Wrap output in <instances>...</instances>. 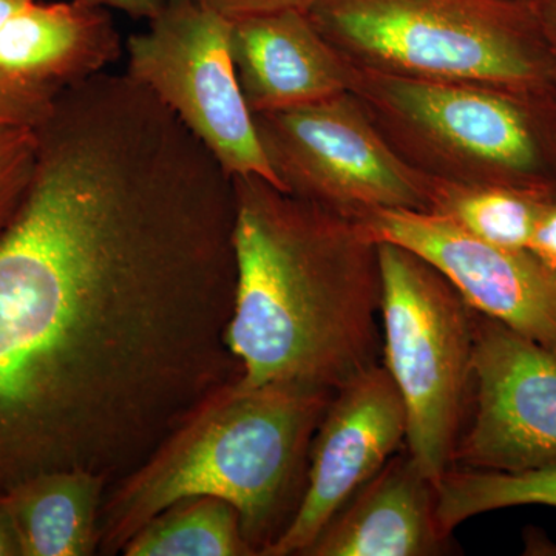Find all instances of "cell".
<instances>
[{
  "label": "cell",
  "mask_w": 556,
  "mask_h": 556,
  "mask_svg": "<svg viewBox=\"0 0 556 556\" xmlns=\"http://www.w3.org/2000/svg\"><path fill=\"white\" fill-rule=\"evenodd\" d=\"M207 9L215 11L229 22L269 16L283 11H305L313 0H201Z\"/></svg>",
  "instance_id": "44dd1931"
},
{
  "label": "cell",
  "mask_w": 556,
  "mask_h": 556,
  "mask_svg": "<svg viewBox=\"0 0 556 556\" xmlns=\"http://www.w3.org/2000/svg\"><path fill=\"white\" fill-rule=\"evenodd\" d=\"M109 11L84 0H33L0 28V78L61 93L108 72L123 54Z\"/></svg>",
  "instance_id": "5bb4252c"
},
{
  "label": "cell",
  "mask_w": 556,
  "mask_h": 556,
  "mask_svg": "<svg viewBox=\"0 0 556 556\" xmlns=\"http://www.w3.org/2000/svg\"><path fill=\"white\" fill-rule=\"evenodd\" d=\"M357 222L378 243L427 260L477 313L556 353V278L527 249L496 247L431 212L386 208Z\"/></svg>",
  "instance_id": "30bf717a"
},
{
  "label": "cell",
  "mask_w": 556,
  "mask_h": 556,
  "mask_svg": "<svg viewBox=\"0 0 556 556\" xmlns=\"http://www.w3.org/2000/svg\"><path fill=\"white\" fill-rule=\"evenodd\" d=\"M0 236V489L126 477L240 378L232 178L127 73L70 86Z\"/></svg>",
  "instance_id": "6da1fadb"
},
{
  "label": "cell",
  "mask_w": 556,
  "mask_h": 556,
  "mask_svg": "<svg viewBox=\"0 0 556 556\" xmlns=\"http://www.w3.org/2000/svg\"><path fill=\"white\" fill-rule=\"evenodd\" d=\"M237 281L226 332L247 387L336 391L382 364L379 243L356 219L233 177Z\"/></svg>",
  "instance_id": "7a4b0ae2"
},
{
  "label": "cell",
  "mask_w": 556,
  "mask_h": 556,
  "mask_svg": "<svg viewBox=\"0 0 556 556\" xmlns=\"http://www.w3.org/2000/svg\"><path fill=\"white\" fill-rule=\"evenodd\" d=\"M33 0H0V28Z\"/></svg>",
  "instance_id": "484cf974"
},
{
  "label": "cell",
  "mask_w": 556,
  "mask_h": 556,
  "mask_svg": "<svg viewBox=\"0 0 556 556\" xmlns=\"http://www.w3.org/2000/svg\"><path fill=\"white\" fill-rule=\"evenodd\" d=\"M519 2H532V0H519Z\"/></svg>",
  "instance_id": "4316f807"
},
{
  "label": "cell",
  "mask_w": 556,
  "mask_h": 556,
  "mask_svg": "<svg viewBox=\"0 0 556 556\" xmlns=\"http://www.w3.org/2000/svg\"><path fill=\"white\" fill-rule=\"evenodd\" d=\"M306 14L354 67L517 93H556V54L530 2L313 0Z\"/></svg>",
  "instance_id": "277c9868"
},
{
  "label": "cell",
  "mask_w": 556,
  "mask_h": 556,
  "mask_svg": "<svg viewBox=\"0 0 556 556\" xmlns=\"http://www.w3.org/2000/svg\"><path fill=\"white\" fill-rule=\"evenodd\" d=\"M334 391L239 378L215 388L126 477L109 485L100 555L182 497H222L240 511L257 556L287 529L306 484L311 442Z\"/></svg>",
  "instance_id": "3957f363"
},
{
  "label": "cell",
  "mask_w": 556,
  "mask_h": 556,
  "mask_svg": "<svg viewBox=\"0 0 556 556\" xmlns=\"http://www.w3.org/2000/svg\"><path fill=\"white\" fill-rule=\"evenodd\" d=\"M527 251L556 278V200L541 215Z\"/></svg>",
  "instance_id": "7402d4cb"
},
{
  "label": "cell",
  "mask_w": 556,
  "mask_h": 556,
  "mask_svg": "<svg viewBox=\"0 0 556 556\" xmlns=\"http://www.w3.org/2000/svg\"><path fill=\"white\" fill-rule=\"evenodd\" d=\"M470 415L452 468L556 466V353L477 313Z\"/></svg>",
  "instance_id": "9c48e42d"
},
{
  "label": "cell",
  "mask_w": 556,
  "mask_h": 556,
  "mask_svg": "<svg viewBox=\"0 0 556 556\" xmlns=\"http://www.w3.org/2000/svg\"><path fill=\"white\" fill-rule=\"evenodd\" d=\"M437 514L445 535L467 519L519 506L556 508V466L525 471L450 468L437 482Z\"/></svg>",
  "instance_id": "ac0fdd59"
},
{
  "label": "cell",
  "mask_w": 556,
  "mask_h": 556,
  "mask_svg": "<svg viewBox=\"0 0 556 556\" xmlns=\"http://www.w3.org/2000/svg\"><path fill=\"white\" fill-rule=\"evenodd\" d=\"M254 123L285 192L356 222L386 208L431 212L433 178L399 155L350 91Z\"/></svg>",
  "instance_id": "52a82bcc"
},
{
  "label": "cell",
  "mask_w": 556,
  "mask_h": 556,
  "mask_svg": "<svg viewBox=\"0 0 556 556\" xmlns=\"http://www.w3.org/2000/svg\"><path fill=\"white\" fill-rule=\"evenodd\" d=\"M555 87H556V73H555Z\"/></svg>",
  "instance_id": "83f0119b"
},
{
  "label": "cell",
  "mask_w": 556,
  "mask_h": 556,
  "mask_svg": "<svg viewBox=\"0 0 556 556\" xmlns=\"http://www.w3.org/2000/svg\"><path fill=\"white\" fill-rule=\"evenodd\" d=\"M230 30L232 22L201 0H166L148 28L127 40L126 73L181 121L230 178L260 177L281 189L241 93Z\"/></svg>",
  "instance_id": "ba28073f"
},
{
  "label": "cell",
  "mask_w": 556,
  "mask_h": 556,
  "mask_svg": "<svg viewBox=\"0 0 556 556\" xmlns=\"http://www.w3.org/2000/svg\"><path fill=\"white\" fill-rule=\"evenodd\" d=\"M230 53L252 115L311 104L350 86V64L305 11L232 22Z\"/></svg>",
  "instance_id": "7c38bea8"
},
{
  "label": "cell",
  "mask_w": 556,
  "mask_h": 556,
  "mask_svg": "<svg viewBox=\"0 0 556 556\" xmlns=\"http://www.w3.org/2000/svg\"><path fill=\"white\" fill-rule=\"evenodd\" d=\"M407 437V413L383 364L332 393L313 442L294 517L263 556H305L321 530L386 466Z\"/></svg>",
  "instance_id": "8fae6325"
},
{
  "label": "cell",
  "mask_w": 556,
  "mask_h": 556,
  "mask_svg": "<svg viewBox=\"0 0 556 556\" xmlns=\"http://www.w3.org/2000/svg\"><path fill=\"white\" fill-rule=\"evenodd\" d=\"M348 91L428 177L556 195V93L401 78L351 64Z\"/></svg>",
  "instance_id": "5b68a950"
},
{
  "label": "cell",
  "mask_w": 556,
  "mask_h": 556,
  "mask_svg": "<svg viewBox=\"0 0 556 556\" xmlns=\"http://www.w3.org/2000/svg\"><path fill=\"white\" fill-rule=\"evenodd\" d=\"M39 127L0 129V236L16 215L39 155Z\"/></svg>",
  "instance_id": "d6986e66"
},
{
  "label": "cell",
  "mask_w": 556,
  "mask_h": 556,
  "mask_svg": "<svg viewBox=\"0 0 556 556\" xmlns=\"http://www.w3.org/2000/svg\"><path fill=\"white\" fill-rule=\"evenodd\" d=\"M382 364L405 413V448L438 482L453 467L473 396L477 311L427 260L379 243Z\"/></svg>",
  "instance_id": "8992f818"
},
{
  "label": "cell",
  "mask_w": 556,
  "mask_h": 556,
  "mask_svg": "<svg viewBox=\"0 0 556 556\" xmlns=\"http://www.w3.org/2000/svg\"><path fill=\"white\" fill-rule=\"evenodd\" d=\"M126 556H257L244 536L240 511L222 497H182L130 538Z\"/></svg>",
  "instance_id": "2e32d148"
},
{
  "label": "cell",
  "mask_w": 556,
  "mask_h": 556,
  "mask_svg": "<svg viewBox=\"0 0 556 556\" xmlns=\"http://www.w3.org/2000/svg\"><path fill=\"white\" fill-rule=\"evenodd\" d=\"M437 504V482L405 448L358 489L305 556L448 554L452 536L439 526Z\"/></svg>",
  "instance_id": "4fadbf2b"
},
{
  "label": "cell",
  "mask_w": 556,
  "mask_h": 556,
  "mask_svg": "<svg viewBox=\"0 0 556 556\" xmlns=\"http://www.w3.org/2000/svg\"><path fill=\"white\" fill-rule=\"evenodd\" d=\"M58 93L0 78V129L39 127L53 109Z\"/></svg>",
  "instance_id": "ffe728a7"
},
{
  "label": "cell",
  "mask_w": 556,
  "mask_h": 556,
  "mask_svg": "<svg viewBox=\"0 0 556 556\" xmlns=\"http://www.w3.org/2000/svg\"><path fill=\"white\" fill-rule=\"evenodd\" d=\"M533 13H535L541 31L546 36L548 46L556 54V0H532Z\"/></svg>",
  "instance_id": "d4e9b609"
},
{
  "label": "cell",
  "mask_w": 556,
  "mask_h": 556,
  "mask_svg": "<svg viewBox=\"0 0 556 556\" xmlns=\"http://www.w3.org/2000/svg\"><path fill=\"white\" fill-rule=\"evenodd\" d=\"M102 9L119 11L131 20L150 21L163 9L166 0H84Z\"/></svg>",
  "instance_id": "603a6c76"
},
{
  "label": "cell",
  "mask_w": 556,
  "mask_h": 556,
  "mask_svg": "<svg viewBox=\"0 0 556 556\" xmlns=\"http://www.w3.org/2000/svg\"><path fill=\"white\" fill-rule=\"evenodd\" d=\"M110 482L83 468L42 471L5 489L22 556L100 555Z\"/></svg>",
  "instance_id": "9a60e30c"
},
{
  "label": "cell",
  "mask_w": 556,
  "mask_h": 556,
  "mask_svg": "<svg viewBox=\"0 0 556 556\" xmlns=\"http://www.w3.org/2000/svg\"><path fill=\"white\" fill-rule=\"evenodd\" d=\"M0 556H22L20 535L5 490L0 489Z\"/></svg>",
  "instance_id": "cb8c5ba5"
},
{
  "label": "cell",
  "mask_w": 556,
  "mask_h": 556,
  "mask_svg": "<svg viewBox=\"0 0 556 556\" xmlns=\"http://www.w3.org/2000/svg\"><path fill=\"white\" fill-rule=\"evenodd\" d=\"M555 193L496 185H464L433 178L431 214L442 215L478 239L527 249Z\"/></svg>",
  "instance_id": "e0dca14e"
}]
</instances>
